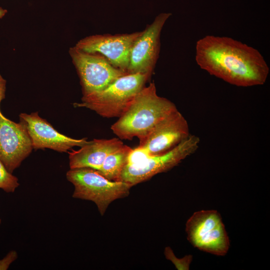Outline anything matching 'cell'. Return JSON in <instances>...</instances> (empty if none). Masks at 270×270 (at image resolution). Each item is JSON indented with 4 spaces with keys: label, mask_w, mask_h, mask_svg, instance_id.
<instances>
[{
    "label": "cell",
    "mask_w": 270,
    "mask_h": 270,
    "mask_svg": "<svg viewBox=\"0 0 270 270\" xmlns=\"http://www.w3.org/2000/svg\"><path fill=\"white\" fill-rule=\"evenodd\" d=\"M32 141L24 122H14L0 112V160L12 173L32 152Z\"/></svg>",
    "instance_id": "11"
},
{
    "label": "cell",
    "mask_w": 270,
    "mask_h": 270,
    "mask_svg": "<svg viewBox=\"0 0 270 270\" xmlns=\"http://www.w3.org/2000/svg\"><path fill=\"white\" fill-rule=\"evenodd\" d=\"M164 255L166 258L170 260L178 270H189L190 264L192 261V256H186L183 258H178L175 256L171 248L168 246L165 248Z\"/></svg>",
    "instance_id": "16"
},
{
    "label": "cell",
    "mask_w": 270,
    "mask_h": 270,
    "mask_svg": "<svg viewBox=\"0 0 270 270\" xmlns=\"http://www.w3.org/2000/svg\"><path fill=\"white\" fill-rule=\"evenodd\" d=\"M141 32L92 35L80 40L75 46L86 52L100 54L113 66L127 72L130 48Z\"/></svg>",
    "instance_id": "10"
},
{
    "label": "cell",
    "mask_w": 270,
    "mask_h": 270,
    "mask_svg": "<svg viewBox=\"0 0 270 270\" xmlns=\"http://www.w3.org/2000/svg\"><path fill=\"white\" fill-rule=\"evenodd\" d=\"M132 149L124 145L108 154L104 160L98 172L112 181H120L122 173L128 164L129 156Z\"/></svg>",
    "instance_id": "14"
},
{
    "label": "cell",
    "mask_w": 270,
    "mask_h": 270,
    "mask_svg": "<svg viewBox=\"0 0 270 270\" xmlns=\"http://www.w3.org/2000/svg\"><path fill=\"white\" fill-rule=\"evenodd\" d=\"M6 90V80L0 74V104L5 98Z\"/></svg>",
    "instance_id": "18"
},
{
    "label": "cell",
    "mask_w": 270,
    "mask_h": 270,
    "mask_svg": "<svg viewBox=\"0 0 270 270\" xmlns=\"http://www.w3.org/2000/svg\"><path fill=\"white\" fill-rule=\"evenodd\" d=\"M6 10L0 7V18H2L6 13Z\"/></svg>",
    "instance_id": "19"
},
{
    "label": "cell",
    "mask_w": 270,
    "mask_h": 270,
    "mask_svg": "<svg viewBox=\"0 0 270 270\" xmlns=\"http://www.w3.org/2000/svg\"><path fill=\"white\" fill-rule=\"evenodd\" d=\"M66 177L74 188L72 196L93 202L102 216L113 201L128 196L132 186L124 182L110 180L90 168L70 169Z\"/></svg>",
    "instance_id": "4"
},
{
    "label": "cell",
    "mask_w": 270,
    "mask_h": 270,
    "mask_svg": "<svg viewBox=\"0 0 270 270\" xmlns=\"http://www.w3.org/2000/svg\"><path fill=\"white\" fill-rule=\"evenodd\" d=\"M200 142V138L198 136L190 134L175 147L164 154L150 156L138 164H127L122 173L120 181L134 186L158 174L168 171L194 153L198 148Z\"/></svg>",
    "instance_id": "6"
},
{
    "label": "cell",
    "mask_w": 270,
    "mask_h": 270,
    "mask_svg": "<svg viewBox=\"0 0 270 270\" xmlns=\"http://www.w3.org/2000/svg\"><path fill=\"white\" fill-rule=\"evenodd\" d=\"M19 185L18 178L6 170L0 160V188L6 192H14Z\"/></svg>",
    "instance_id": "15"
},
{
    "label": "cell",
    "mask_w": 270,
    "mask_h": 270,
    "mask_svg": "<svg viewBox=\"0 0 270 270\" xmlns=\"http://www.w3.org/2000/svg\"><path fill=\"white\" fill-rule=\"evenodd\" d=\"M195 60L202 70L237 86L262 85L270 72L258 50L228 36L207 35L200 38Z\"/></svg>",
    "instance_id": "1"
},
{
    "label": "cell",
    "mask_w": 270,
    "mask_h": 270,
    "mask_svg": "<svg viewBox=\"0 0 270 270\" xmlns=\"http://www.w3.org/2000/svg\"><path fill=\"white\" fill-rule=\"evenodd\" d=\"M176 110L172 102L158 96L156 86L152 82L136 94L110 128L120 139L132 140L136 137L140 142L158 122Z\"/></svg>",
    "instance_id": "2"
},
{
    "label": "cell",
    "mask_w": 270,
    "mask_h": 270,
    "mask_svg": "<svg viewBox=\"0 0 270 270\" xmlns=\"http://www.w3.org/2000/svg\"><path fill=\"white\" fill-rule=\"evenodd\" d=\"M188 122L176 110L158 122L138 148L148 156L164 154L190 136Z\"/></svg>",
    "instance_id": "9"
},
{
    "label": "cell",
    "mask_w": 270,
    "mask_h": 270,
    "mask_svg": "<svg viewBox=\"0 0 270 270\" xmlns=\"http://www.w3.org/2000/svg\"><path fill=\"white\" fill-rule=\"evenodd\" d=\"M18 258V254L14 250L10 252L2 259L0 260V270H6L10 264Z\"/></svg>",
    "instance_id": "17"
},
{
    "label": "cell",
    "mask_w": 270,
    "mask_h": 270,
    "mask_svg": "<svg viewBox=\"0 0 270 270\" xmlns=\"http://www.w3.org/2000/svg\"><path fill=\"white\" fill-rule=\"evenodd\" d=\"M0 224H1V219L0 218Z\"/></svg>",
    "instance_id": "20"
},
{
    "label": "cell",
    "mask_w": 270,
    "mask_h": 270,
    "mask_svg": "<svg viewBox=\"0 0 270 270\" xmlns=\"http://www.w3.org/2000/svg\"><path fill=\"white\" fill-rule=\"evenodd\" d=\"M150 76L142 73L126 74L104 89L82 96V102L74 103V106L88 108L104 118H119L144 86Z\"/></svg>",
    "instance_id": "3"
},
{
    "label": "cell",
    "mask_w": 270,
    "mask_h": 270,
    "mask_svg": "<svg viewBox=\"0 0 270 270\" xmlns=\"http://www.w3.org/2000/svg\"><path fill=\"white\" fill-rule=\"evenodd\" d=\"M20 120L24 124L34 150L48 148L58 152H67L74 146L81 147L88 143L86 138L74 139L60 133L38 112L20 114Z\"/></svg>",
    "instance_id": "12"
},
{
    "label": "cell",
    "mask_w": 270,
    "mask_h": 270,
    "mask_svg": "<svg viewBox=\"0 0 270 270\" xmlns=\"http://www.w3.org/2000/svg\"><path fill=\"white\" fill-rule=\"evenodd\" d=\"M188 240L203 252L224 256L228 252L230 240L220 214L216 210L194 212L186 225Z\"/></svg>",
    "instance_id": "5"
},
{
    "label": "cell",
    "mask_w": 270,
    "mask_h": 270,
    "mask_svg": "<svg viewBox=\"0 0 270 270\" xmlns=\"http://www.w3.org/2000/svg\"><path fill=\"white\" fill-rule=\"evenodd\" d=\"M82 88V96L98 92L128 74L113 66L98 53L82 51L75 46L70 50Z\"/></svg>",
    "instance_id": "7"
},
{
    "label": "cell",
    "mask_w": 270,
    "mask_h": 270,
    "mask_svg": "<svg viewBox=\"0 0 270 270\" xmlns=\"http://www.w3.org/2000/svg\"><path fill=\"white\" fill-rule=\"evenodd\" d=\"M170 13H162L142 31L130 48L128 74L142 73L150 76L158 58L160 36Z\"/></svg>",
    "instance_id": "8"
},
{
    "label": "cell",
    "mask_w": 270,
    "mask_h": 270,
    "mask_svg": "<svg viewBox=\"0 0 270 270\" xmlns=\"http://www.w3.org/2000/svg\"><path fill=\"white\" fill-rule=\"evenodd\" d=\"M124 145L119 138L90 141L79 150L68 152L70 169L90 168L98 170L106 157Z\"/></svg>",
    "instance_id": "13"
}]
</instances>
